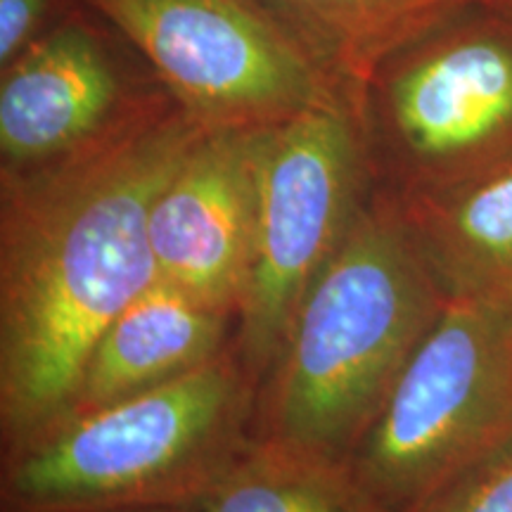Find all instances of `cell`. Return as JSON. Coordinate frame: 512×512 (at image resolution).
<instances>
[{
  "instance_id": "obj_1",
  "label": "cell",
  "mask_w": 512,
  "mask_h": 512,
  "mask_svg": "<svg viewBox=\"0 0 512 512\" xmlns=\"http://www.w3.org/2000/svg\"><path fill=\"white\" fill-rule=\"evenodd\" d=\"M207 131L169 93L72 155L0 171V439L60 418L93 344L157 280L150 211Z\"/></svg>"
},
{
  "instance_id": "obj_2",
  "label": "cell",
  "mask_w": 512,
  "mask_h": 512,
  "mask_svg": "<svg viewBox=\"0 0 512 512\" xmlns=\"http://www.w3.org/2000/svg\"><path fill=\"white\" fill-rule=\"evenodd\" d=\"M446 302L399 200L373 188L256 389L254 441L347 463Z\"/></svg>"
},
{
  "instance_id": "obj_3",
  "label": "cell",
  "mask_w": 512,
  "mask_h": 512,
  "mask_svg": "<svg viewBox=\"0 0 512 512\" xmlns=\"http://www.w3.org/2000/svg\"><path fill=\"white\" fill-rule=\"evenodd\" d=\"M256 382L238 351L188 375L64 413L3 451L0 512L197 510L254 439Z\"/></svg>"
},
{
  "instance_id": "obj_4",
  "label": "cell",
  "mask_w": 512,
  "mask_h": 512,
  "mask_svg": "<svg viewBox=\"0 0 512 512\" xmlns=\"http://www.w3.org/2000/svg\"><path fill=\"white\" fill-rule=\"evenodd\" d=\"M373 188L406 200L512 157V15L472 0L351 95Z\"/></svg>"
},
{
  "instance_id": "obj_5",
  "label": "cell",
  "mask_w": 512,
  "mask_h": 512,
  "mask_svg": "<svg viewBox=\"0 0 512 512\" xmlns=\"http://www.w3.org/2000/svg\"><path fill=\"white\" fill-rule=\"evenodd\" d=\"M370 190L349 93L259 131L254 245L233 342L256 389Z\"/></svg>"
},
{
  "instance_id": "obj_6",
  "label": "cell",
  "mask_w": 512,
  "mask_h": 512,
  "mask_svg": "<svg viewBox=\"0 0 512 512\" xmlns=\"http://www.w3.org/2000/svg\"><path fill=\"white\" fill-rule=\"evenodd\" d=\"M510 439L512 306L448 299L347 467L403 512Z\"/></svg>"
},
{
  "instance_id": "obj_7",
  "label": "cell",
  "mask_w": 512,
  "mask_h": 512,
  "mask_svg": "<svg viewBox=\"0 0 512 512\" xmlns=\"http://www.w3.org/2000/svg\"><path fill=\"white\" fill-rule=\"evenodd\" d=\"M209 131H264L349 93L261 0H83ZM351 95V93H349Z\"/></svg>"
},
{
  "instance_id": "obj_8",
  "label": "cell",
  "mask_w": 512,
  "mask_h": 512,
  "mask_svg": "<svg viewBox=\"0 0 512 512\" xmlns=\"http://www.w3.org/2000/svg\"><path fill=\"white\" fill-rule=\"evenodd\" d=\"M86 5L0 69V171L79 152L145 110L166 88Z\"/></svg>"
},
{
  "instance_id": "obj_9",
  "label": "cell",
  "mask_w": 512,
  "mask_h": 512,
  "mask_svg": "<svg viewBox=\"0 0 512 512\" xmlns=\"http://www.w3.org/2000/svg\"><path fill=\"white\" fill-rule=\"evenodd\" d=\"M259 131H204L150 211L157 280L238 318L256 226Z\"/></svg>"
},
{
  "instance_id": "obj_10",
  "label": "cell",
  "mask_w": 512,
  "mask_h": 512,
  "mask_svg": "<svg viewBox=\"0 0 512 512\" xmlns=\"http://www.w3.org/2000/svg\"><path fill=\"white\" fill-rule=\"evenodd\" d=\"M235 323L230 313L155 280L93 344L64 413L105 406L207 366L233 347Z\"/></svg>"
},
{
  "instance_id": "obj_11",
  "label": "cell",
  "mask_w": 512,
  "mask_h": 512,
  "mask_svg": "<svg viewBox=\"0 0 512 512\" xmlns=\"http://www.w3.org/2000/svg\"><path fill=\"white\" fill-rule=\"evenodd\" d=\"M399 204L448 299L512 306V157Z\"/></svg>"
},
{
  "instance_id": "obj_12",
  "label": "cell",
  "mask_w": 512,
  "mask_h": 512,
  "mask_svg": "<svg viewBox=\"0 0 512 512\" xmlns=\"http://www.w3.org/2000/svg\"><path fill=\"white\" fill-rule=\"evenodd\" d=\"M354 95L384 57L472 0H261Z\"/></svg>"
},
{
  "instance_id": "obj_13",
  "label": "cell",
  "mask_w": 512,
  "mask_h": 512,
  "mask_svg": "<svg viewBox=\"0 0 512 512\" xmlns=\"http://www.w3.org/2000/svg\"><path fill=\"white\" fill-rule=\"evenodd\" d=\"M195 512H387L347 463L292 448L252 446Z\"/></svg>"
},
{
  "instance_id": "obj_14",
  "label": "cell",
  "mask_w": 512,
  "mask_h": 512,
  "mask_svg": "<svg viewBox=\"0 0 512 512\" xmlns=\"http://www.w3.org/2000/svg\"><path fill=\"white\" fill-rule=\"evenodd\" d=\"M403 512H512V439Z\"/></svg>"
},
{
  "instance_id": "obj_15",
  "label": "cell",
  "mask_w": 512,
  "mask_h": 512,
  "mask_svg": "<svg viewBox=\"0 0 512 512\" xmlns=\"http://www.w3.org/2000/svg\"><path fill=\"white\" fill-rule=\"evenodd\" d=\"M83 8V0H0V69Z\"/></svg>"
},
{
  "instance_id": "obj_16",
  "label": "cell",
  "mask_w": 512,
  "mask_h": 512,
  "mask_svg": "<svg viewBox=\"0 0 512 512\" xmlns=\"http://www.w3.org/2000/svg\"><path fill=\"white\" fill-rule=\"evenodd\" d=\"M114 512H195L188 508H140V510H114Z\"/></svg>"
},
{
  "instance_id": "obj_17",
  "label": "cell",
  "mask_w": 512,
  "mask_h": 512,
  "mask_svg": "<svg viewBox=\"0 0 512 512\" xmlns=\"http://www.w3.org/2000/svg\"><path fill=\"white\" fill-rule=\"evenodd\" d=\"M484 3L496 5V8H501V10L508 12V15H512V0H484Z\"/></svg>"
}]
</instances>
